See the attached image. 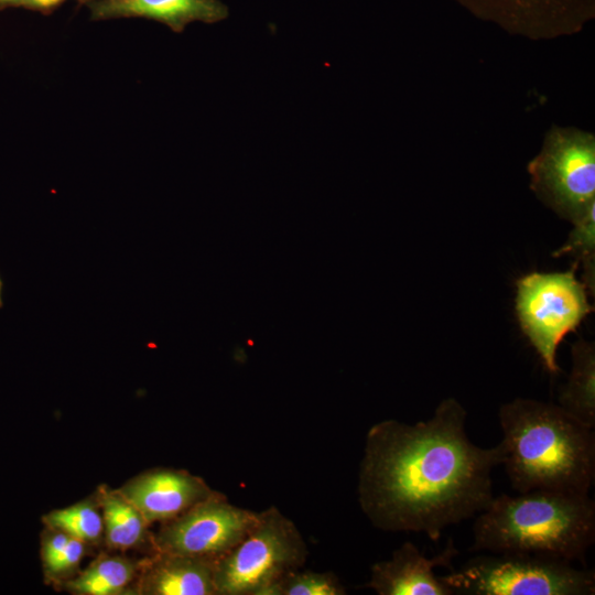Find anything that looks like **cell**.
<instances>
[{
  "label": "cell",
  "instance_id": "obj_1",
  "mask_svg": "<svg viewBox=\"0 0 595 595\" xmlns=\"http://www.w3.org/2000/svg\"><path fill=\"white\" fill-rule=\"evenodd\" d=\"M467 412L454 398L414 424L375 423L367 432L358 474V502L378 529L421 532L437 541L450 526L487 508L499 443L475 445L465 430Z\"/></svg>",
  "mask_w": 595,
  "mask_h": 595
},
{
  "label": "cell",
  "instance_id": "obj_2",
  "mask_svg": "<svg viewBox=\"0 0 595 595\" xmlns=\"http://www.w3.org/2000/svg\"><path fill=\"white\" fill-rule=\"evenodd\" d=\"M502 463L517 493L589 495L595 479L594 429L559 404L516 398L498 412Z\"/></svg>",
  "mask_w": 595,
  "mask_h": 595
},
{
  "label": "cell",
  "instance_id": "obj_3",
  "mask_svg": "<svg viewBox=\"0 0 595 595\" xmlns=\"http://www.w3.org/2000/svg\"><path fill=\"white\" fill-rule=\"evenodd\" d=\"M595 541L589 495L534 489L494 497L473 524L470 551L530 553L584 561Z\"/></svg>",
  "mask_w": 595,
  "mask_h": 595
},
{
  "label": "cell",
  "instance_id": "obj_4",
  "mask_svg": "<svg viewBox=\"0 0 595 595\" xmlns=\"http://www.w3.org/2000/svg\"><path fill=\"white\" fill-rule=\"evenodd\" d=\"M453 594L593 595L595 572L563 559L501 552L469 559L439 576Z\"/></svg>",
  "mask_w": 595,
  "mask_h": 595
},
{
  "label": "cell",
  "instance_id": "obj_5",
  "mask_svg": "<svg viewBox=\"0 0 595 595\" xmlns=\"http://www.w3.org/2000/svg\"><path fill=\"white\" fill-rule=\"evenodd\" d=\"M307 544L277 507L259 511V520L230 551L215 561L217 595H268L285 574L302 569Z\"/></svg>",
  "mask_w": 595,
  "mask_h": 595
},
{
  "label": "cell",
  "instance_id": "obj_6",
  "mask_svg": "<svg viewBox=\"0 0 595 595\" xmlns=\"http://www.w3.org/2000/svg\"><path fill=\"white\" fill-rule=\"evenodd\" d=\"M566 272L527 274L517 281L516 311L521 331L539 354L545 369L558 374V347L592 311L586 286Z\"/></svg>",
  "mask_w": 595,
  "mask_h": 595
},
{
  "label": "cell",
  "instance_id": "obj_7",
  "mask_svg": "<svg viewBox=\"0 0 595 595\" xmlns=\"http://www.w3.org/2000/svg\"><path fill=\"white\" fill-rule=\"evenodd\" d=\"M529 170L537 193L573 224L595 206V144L592 136L554 132Z\"/></svg>",
  "mask_w": 595,
  "mask_h": 595
},
{
  "label": "cell",
  "instance_id": "obj_8",
  "mask_svg": "<svg viewBox=\"0 0 595 595\" xmlns=\"http://www.w3.org/2000/svg\"><path fill=\"white\" fill-rule=\"evenodd\" d=\"M259 512L230 504L221 493L165 521L153 538L158 552L217 560L255 527Z\"/></svg>",
  "mask_w": 595,
  "mask_h": 595
},
{
  "label": "cell",
  "instance_id": "obj_9",
  "mask_svg": "<svg viewBox=\"0 0 595 595\" xmlns=\"http://www.w3.org/2000/svg\"><path fill=\"white\" fill-rule=\"evenodd\" d=\"M119 491L148 523L169 521L214 496L203 478L182 469H155L136 477Z\"/></svg>",
  "mask_w": 595,
  "mask_h": 595
},
{
  "label": "cell",
  "instance_id": "obj_10",
  "mask_svg": "<svg viewBox=\"0 0 595 595\" xmlns=\"http://www.w3.org/2000/svg\"><path fill=\"white\" fill-rule=\"evenodd\" d=\"M457 554L450 540L445 549L434 558H426L410 541L396 549L389 560L371 566L366 587L378 595H453L434 570L448 566Z\"/></svg>",
  "mask_w": 595,
  "mask_h": 595
},
{
  "label": "cell",
  "instance_id": "obj_11",
  "mask_svg": "<svg viewBox=\"0 0 595 595\" xmlns=\"http://www.w3.org/2000/svg\"><path fill=\"white\" fill-rule=\"evenodd\" d=\"M86 6L94 21L144 18L177 33L193 22L216 23L228 17L220 0H93Z\"/></svg>",
  "mask_w": 595,
  "mask_h": 595
},
{
  "label": "cell",
  "instance_id": "obj_12",
  "mask_svg": "<svg viewBox=\"0 0 595 595\" xmlns=\"http://www.w3.org/2000/svg\"><path fill=\"white\" fill-rule=\"evenodd\" d=\"M215 561L158 552L143 565L140 594L217 595Z\"/></svg>",
  "mask_w": 595,
  "mask_h": 595
},
{
  "label": "cell",
  "instance_id": "obj_13",
  "mask_svg": "<svg viewBox=\"0 0 595 595\" xmlns=\"http://www.w3.org/2000/svg\"><path fill=\"white\" fill-rule=\"evenodd\" d=\"M559 405L583 424L595 426V348L578 339L572 345V369L562 387Z\"/></svg>",
  "mask_w": 595,
  "mask_h": 595
},
{
  "label": "cell",
  "instance_id": "obj_14",
  "mask_svg": "<svg viewBox=\"0 0 595 595\" xmlns=\"http://www.w3.org/2000/svg\"><path fill=\"white\" fill-rule=\"evenodd\" d=\"M99 501L108 547L125 551L147 539L148 521L119 490L100 489Z\"/></svg>",
  "mask_w": 595,
  "mask_h": 595
},
{
  "label": "cell",
  "instance_id": "obj_15",
  "mask_svg": "<svg viewBox=\"0 0 595 595\" xmlns=\"http://www.w3.org/2000/svg\"><path fill=\"white\" fill-rule=\"evenodd\" d=\"M136 575L134 563L126 558H102L67 583V589L79 595H119L127 591Z\"/></svg>",
  "mask_w": 595,
  "mask_h": 595
},
{
  "label": "cell",
  "instance_id": "obj_16",
  "mask_svg": "<svg viewBox=\"0 0 595 595\" xmlns=\"http://www.w3.org/2000/svg\"><path fill=\"white\" fill-rule=\"evenodd\" d=\"M100 507L91 501L53 510L43 520L50 529L61 530L86 544L97 543L104 534V519Z\"/></svg>",
  "mask_w": 595,
  "mask_h": 595
},
{
  "label": "cell",
  "instance_id": "obj_17",
  "mask_svg": "<svg viewBox=\"0 0 595 595\" xmlns=\"http://www.w3.org/2000/svg\"><path fill=\"white\" fill-rule=\"evenodd\" d=\"M86 543L67 533L51 529L42 540V562L45 574L62 576L78 566L86 550Z\"/></svg>",
  "mask_w": 595,
  "mask_h": 595
},
{
  "label": "cell",
  "instance_id": "obj_18",
  "mask_svg": "<svg viewBox=\"0 0 595 595\" xmlns=\"http://www.w3.org/2000/svg\"><path fill=\"white\" fill-rule=\"evenodd\" d=\"M346 588L333 572L295 570L285 574L268 595H345Z\"/></svg>",
  "mask_w": 595,
  "mask_h": 595
},
{
  "label": "cell",
  "instance_id": "obj_19",
  "mask_svg": "<svg viewBox=\"0 0 595 595\" xmlns=\"http://www.w3.org/2000/svg\"><path fill=\"white\" fill-rule=\"evenodd\" d=\"M593 206L587 214L574 224V229L569 236L567 241L561 247L554 256L572 255L581 260L584 269V284L592 293L594 292L595 274V218Z\"/></svg>",
  "mask_w": 595,
  "mask_h": 595
},
{
  "label": "cell",
  "instance_id": "obj_20",
  "mask_svg": "<svg viewBox=\"0 0 595 595\" xmlns=\"http://www.w3.org/2000/svg\"><path fill=\"white\" fill-rule=\"evenodd\" d=\"M66 0H25L23 8L43 14H50Z\"/></svg>",
  "mask_w": 595,
  "mask_h": 595
},
{
  "label": "cell",
  "instance_id": "obj_21",
  "mask_svg": "<svg viewBox=\"0 0 595 595\" xmlns=\"http://www.w3.org/2000/svg\"><path fill=\"white\" fill-rule=\"evenodd\" d=\"M25 0H0V11L8 8H23Z\"/></svg>",
  "mask_w": 595,
  "mask_h": 595
},
{
  "label": "cell",
  "instance_id": "obj_22",
  "mask_svg": "<svg viewBox=\"0 0 595 595\" xmlns=\"http://www.w3.org/2000/svg\"><path fill=\"white\" fill-rule=\"evenodd\" d=\"M2 289H3V282H2V279L0 277V309L2 307L3 305V301H2Z\"/></svg>",
  "mask_w": 595,
  "mask_h": 595
},
{
  "label": "cell",
  "instance_id": "obj_23",
  "mask_svg": "<svg viewBox=\"0 0 595 595\" xmlns=\"http://www.w3.org/2000/svg\"><path fill=\"white\" fill-rule=\"evenodd\" d=\"M80 4H87L88 2L93 1V0H77Z\"/></svg>",
  "mask_w": 595,
  "mask_h": 595
}]
</instances>
